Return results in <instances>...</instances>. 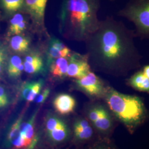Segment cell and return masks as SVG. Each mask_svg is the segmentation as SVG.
Listing matches in <instances>:
<instances>
[{"mask_svg": "<svg viewBox=\"0 0 149 149\" xmlns=\"http://www.w3.org/2000/svg\"><path fill=\"white\" fill-rule=\"evenodd\" d=\"M85 42L89 63L96 71L122 77L138 66L132 34L121 22L109 17L100 21Z\"/></svg>", "mask_w": 149, "mask_h": 149, "instance_id": "obj_1", "label": "cell"}, {"mask_svg": "<svg viewBox=\"0 0 149 149\" xmlns=\"http://www.w3.org/2000/svg\"><path fill=\"white\" fill-rule=\"evenodd\" d=\"M100 0H64L60 13L63 29L76 40L86 41L98 27Z\"/></svg>", "mask_w": 149, "mask_h": 149, "instance_id": "obj_2", "label": "cell"}, {"mask_svg": "<svg viewBox=\"0 0 149 149\" xmlns=\"http://www.w3.org/2000/svg\"><path fill=\"white\" fill-rule=\"evenodd\" d=\"M104 98L112 113L129 132H133L146 118L145 107L138 97L123 94L109 87Z\"/></svg>", "mask_w": 149, "mask_h": 149, "instance_id": "obj_3", "label": "cell"}, {"mask_svg": "<svg viewBox=\"0 0 149 149\" xmlns=\"http://www.w3.org/2000/svg\"><path fill=\"white\" fill-rule=\"evenodd\" d=\"M118 15L132 22L140 34L149 37V0H133Z\"/></svg>", "mask_w": 149, "mask_h": 149, "instance_id": "obj_4", "label": "cell"}, {"mask_svg": "<svg viewBox=\"0 0 149 149\" xmlns=\"http://www.w3.org/2000/svg\"><path fill=\"white\" fill-rule=\"evenodd\" d=\"M87 118L96 130L103 134L111 132L113 120L111 113L102 104H96L90 107L86 112Z\"/></svg>", "mask_w": 149, "mask_h": 149, "instance_id": "obj_5", "label": "cell"}, {"mask_svg": "<svg viewBox=\"0 0 149 149\" xmlns=\"http://www.w3.org/2000/svg\"><path fill=\"white\" fill-rule=\"evenodd\" d=\"M75 86L77 90L93 99L104 98L107 90L103 81L91 71L85 77L76 80Z\"/></svg>", "mask_w": 149, "mask_h": 149, "instance_id": "obj_6", "label": "cell"}, {"mask_svg": "<svg viewBox=\"0 0 149 149\" xmlns=\"http://www.w3.org/2000/svg\"><path fill=\"white\" fill-rule=\"evenodd\" d=\"M90 69L87 55L74 53L70 56L66 76L76 80L80 79L90 72Z\"/></svg>", "mask_w": 149, "mask_h": 149, "instance_id": "obj_7", "label": "cell"}, {"mask_svg": "<svg viewBox=\"0 0 149 149\" xmlns=\"http://www.w3.org/2000/svg\"><path fill=\"white\" fill-rule=\"evenodd\" d=\"M47 2L48 0H24V7L38 26L44 25Z\"/></svg>", "mask_w": 149, "mask_h": 149, "instance_id": "obj_8", "label": "cell"}, {"mask_svg": "<svg viewBox=\"0 0 149 149\" xmlns=\"http://www.w3.org/2000/svg\"><path fill=\"white\" fill-rule=\"evenodd\" d=\"M87 118L81 117L76 119L74 124V135L76 140L84 142L93 136V128Z\"/></svg>", "mask_w": 149, "mask_h": 149, "instance_id": "obj_9", "label": "cell"}, {"mask_svg": "<svg viewBox=\"0 0 149 149\" xmlns=\"http://www.w3.org/2000/svg\"><path fill=\"white\" fill-rule=\"evenodd\" d=\"M53 106L56 112L62 115H66L74 111L76 102L74 98L69 94L61 93L54 100Z\"/></svg>", "mask_w": 149, "mask_h": 149, "instance_id": "obj_10", "label": "cell"}, {"mask_svg": "<svg viewBox=\"0 0 149 149\" xmlns=\"http://www.w3.org/2000/svg\"><path fill=\"white\" fill-rule=\"evenodd\" d=\"M24 71L29 74H37L43 71L44 63L43 59L38 54H32L25 58Z\"/></svg>", "mask_w": 149, "mask_h": 149, "instance_id": "obj_11", "label": "cell"}, {"mask_svg": "<svg viewBox=\"0 0 149 149\" xmlns=\"http://www.w3.org/2000/svg\"><path fill=\"white\" fill-rule=\"evenodd\" d=\"M27 24L24 16L19 13H15L10 22L8 35L12 36L20 34L26 29Z\"/></svg>", "mask_w": 149, "mask_h": 149, "instance_id": "obj_12", "label": "cell"}, {"mask_svg": "<svg viewBox=\"0 0 149 149\" xmlns=\"http://www.w3.org/2000/svg\"><path fill=\"white\" fill-rule=\"evenodd\" d=\"M69 60L68 57H62L53 60L50 64V70L53 77L63 78L67 76Z\"/></svg>", "mask_w": 149, "mask_h": 149, "instance_id": "obj_13", "label": "cell"}, {"mask_svg": "<svg viewBox=\"0 0 149 149\" xmlns=\"http://www.w3.org/2000/svg\"><path fill=\"white\" fill-rule=\"evenodd\" d=\"M128 84L136 90L149 93V79L143 72L139 71L132 76L128 80Z\"/></svg>", "mask_w": 149, "mask_h": 149, "instance_id": "obj_14", "label": "cell"}, {"mask_svg": "<svg viewBox=\"0 0 149 149\" xmlns=\"http://www.w3.org/2000/svg\"><path fill=\"white\" fill-rule=\"evenodd\" d=\"M30 40L20 34L14 35L11 37L10 45L12 50L16 53H24L29 49Z\"/></svg>", "mask_w": 149, "mask_h": 149, "instance_id": "obj_15", "label": "cell"}, {"mask_svg": "<svg viewBox=\"0 0 149 149\" xmlns=\"http://www.w3.org/2000/svg\"><path fill=\"white\" fill-rule=\"evenodd\" d=\"M23 70H24V65L21 58L17 55L11 56L7 69L8 76L12 78H17L21 75Z\"/></svg>", "mask_w": 149, "mask_h": 149, "instance_id": "obj_16", "label": "cell"}, {"mask_svg": "<svg viewBox=\"0 0 149 149\" xmlns=\"http://www.w3.org/2000/svg\"><path fill=\"white\" fill-rule=\"evenodd\" d=\"M49 138L54 143H61L69 136V130L65 123H62L59 127L52 131L47 132Z\"/></svg>", "mask_w": 149, "mask_h": 149, "instance_id": "obj_17", "label": "cell"}, {"mask_svg": "<svg viewBox=\"0 0 149 149\" xmlns=\"http://www.w3.org/2000/svg\"><path fill=\"white\" fill-rule=\"evenodd\" d=\"M24 0H0V7L8 14L16 13L24 7Z\"/></svg>", "mask_w": 149, "mask_h": 149, "instance_id": "obj_18", "label": "cell"}, {"mask_svg": "<svg viewBox=\"0 0 149 149\" xmlns=\"http://www.w3.org/2000/svg\"><path fill=\"white\" fill-rule=\"evenodd\" d=\"M71 50L68 48L65 49H60L49 45L47 55H48V64L51 63L55 59L62 57H69L71 55Z\"/></svg>", "mask_w": 149, "mask_h": 149, "instance_id": "obj_19", "label": "cell"}, {"mask_svg": "<svg viewBox=\"0 0 149 149\" xmlns=\"http://www.w3.org/2000/svg\"><path fill=\"white\" fill-rule=\"evenodd\" d=\"M36 112L31 118V119L27 123L21 124L20 128V133L22 135L28 140L33 141L34 136V124L35 118L37 115Z\"/></svg>", "mask_w": 149, "mask_h": 149, "instance_id": "obj_20", "label": "cell"}, {"mask_svg": "<svg viewBox=\"0 0 149 149\" xmlns=\"http://www.w3.org/2000/svg\"><path fill=\"white\" fill-rule=\"evenodd\" d=\"M44 85V81L42 79L39 80L36 82H33L31 90L28 96L27 101L28 102H32L34 100L36 97L40 93Z\"/></svg>", "mask_w": 149, "mask_h": 149, "instance_id": "obj_21", "label": "cell"}, {"mask_svg": "<svg viewBox=\"0 0 149 149\" xmlns=\"http://www.w3.org/2000/svg\"><path fill=\"white\" fill-rule=\"evenodd\" d=\"M32 143H33V141L25 138L21 133L12 141L13 146L17 149L27 148L28 146H31V144Z\"/></svg>", "mask_w": 149, "mask_h": 149, "instance_id": "obj_22", "label": "cell"}, {"mask_svg": "<svg viewBox=\"0 0 149 149\" xmlns=\"http://www.w3.org/2000/svg\"><path fill=\"white\" fill-rule=\"evenodd\" d=\"M64 122L58 117L54 116H48L46 122H45V127L47 132H49L54 129L55 128H57L60 125Z\"/></svg>", "mask_w": 149, "mask_h": 149, "instance_id": "obj_23", "label": "cell"}, {"mask_svg": "<svg viewBox=\"0 0 149 149\" xmlns=\"http://www.w3.org/2000/svg\"><path fill=\"white\" fill-rule=\"evenodd\" d=\"M22 117L19 118L13 123V124L11 127L7 138L8 140L10 143H12V141L20 134V128L22 124Z\"/></svg>", "mask_w": 149, "mask_h": 149, "instance_id": "obj_24", "label": "cell"}, {"mask_svg": "<svg viewBox=\"0 0 149 149\" xmlns=\"http://www.w3.org/2000/svg\"><path fill=\"white\" fill-rule=\"evenodd\" d=\"M9 103V99L4 87L0 85V108L7 106Z\"/></svg>", "mask_w": 149, "mask_h": 149, "instance_id": "obj_25", "label": "cell"}, {"mask_svg": "<svg viewBox=\"0 0 149 149\" xmlns=\"http://www.w3.org/2000/svg\"><path fill=\"white\" fill-rule=\"evenodd\" d=\"M50 90L49 88H45L41 93H39L38 95V96L36 97L34 101L37 103H43L45 101V100L48 98L50 94Z\"/></svg>", "mask_w": 149, "mask_h": 149, "instance_id": "obj_26", "label": "cell"}, {"mask_svg": "<svg viewBox=\"0 0 149 149\" xmlns=\"http://www.w3.org/2000/svg\"><path fill=\"white\" fill-rule=\"evenodd\" d=\"M33 82H27L24 84L22 88L21 95L22 98L23 100H27V97L29 94V92L31 90Z\"/></svg>", "mask_w": 149, "mask_h": 149, "instance_id": "obj_27", "label": "cell"}, {"mask_svg": "<svg viewBox=\"0 0 149 149\" xmlns=\"http://www.w3.org/2000/svg\"><path fill=\"white\" fill-rule=\"evenodd\" d=\"M6 59V54L3 48L0 50V76L2 74Z\"/></svg>", "mask_w": 149, "mask_h": 149, "instance_id": "obj_28", "label": "cell"}, {"mask_svg": "<svg viewBox=\"0 0 149 149\" xmlns=\"http://www.w3.org/2000/svg\"><path fill=\"white\" fill-rule=\"evenodd\" d=\"M143 74H145V76L147 77V78H148L149 79V65L146 66L143 69Z\"/></svg>", "mask_w": 149, "mask_h": 149, "instance_id": "obj_29", "label": "cell"}, {"mask_svg": "<svg viewBox=\"0 0 149 149\" xmlns=\"http://www.w3.org/2000/svg\"><path fill=\"white\" fill-rule=\"evenodd\" d=\"M2 47H1V44H0V50H1V49H2Z\"/></svg>", "mask_w": 149, "mask_h": 149, "instance_id": "obj_30", "label": "cell"}]
</instances>
